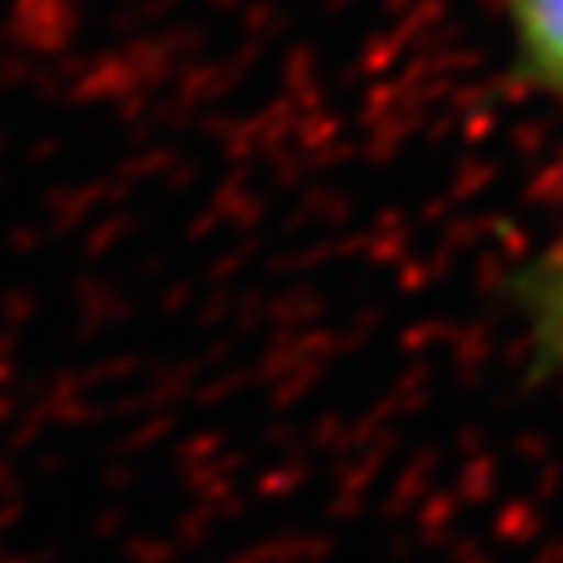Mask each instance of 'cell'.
I'll return each instance as SVG.
<instances>
[{
	"label": "cell",
	"instance_id": "obj_1",
	"mask_svg": "<svg viewBox=\"0 0 563 563\" xmlns=\"http://www.w3.org/2000/svg\"><path fill=\"white\" fill-rule=\"evenodd\" d=\"M530 67L563 92V0H509Z\"/></svg>",
	"mask_w": 563,
	"mask_h": 563
},
{
	"label": "cell",
	"instance_id": "obj_2",
	"mask_svg": "<svg viewBox=\"0 0 563 563\" xmlns=\"http://www.w3.org/2000/svg\"><path fill=\"white\" fill-rule=\"evenodd\" d=\"M551 322H555V342L563 351V255L555 263V280H551Z\"/></svg>",
	"mask_w": 563,
	"mask_h": 563
}]
</instances>
